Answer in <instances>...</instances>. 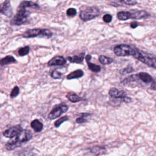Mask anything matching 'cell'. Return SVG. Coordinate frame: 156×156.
Segmentation results:
<instances>
[{
	"mask_svg": "<svg viewBox=\"0 0 156 156\" xmlns=\"http://www.w3.org/2000/svg\"><path fill=\"white\" fill-rule=\"evenodd\" d=\"M114 51L118 56H133L135 48L131 47L129 44H121L116 46L114 49Z\"/></svg>",
	"mask_w": 156,
	"mask_h": 156,
	"instance_id": "cell-7",
	"label": "cell"
},
{
	"mask_svg": "<svg viewBox=\"0 0 156 156\" xmlns=\"http://www.w3.org/2000/svg\"><path fill=\"white\" fill-rule=\"evenodd\" d=\"M31 12L26 8H19L17 14L11 21V25L12 26H21L29 23V18Z\"/></svg>",
	"mask_w": 156,
	"mask_h": 156,
	"instance_id": "cell-3",
	"label": "cell"
},
{
	"mask_svg": "<svg viewBox=\"0 0 156 156\" xmlns=\"http://www.w3.org/2000/svg\"><path fill=\"white\" fill-rule=\"evenodd\" d=\"M84 75V73L81 70H78L75 72H73L70 73L67 76H66V79L69 80L73 79H78L82 77Z\"/></svg>",
	"mask_w": 156,
	"mask_h": 156,
	"instance_id": "cell-21",
	"label": "cell"
},
{
	"mask_svg": "<svg viewBox=\"0 0 156 156\" xmlns=\"http://www.w3.org/2000/svg\"><path fill=\"white\" fill-rule=\"evenodd\" d=\"M139 26V24L137 23V22H132V23L130 24V27L133 29L136 28L137 26Z\"/></svg>",
	"mask_w": 156,
	"mask_h": 156,
	"instance_id": "cell-33",
	"label": "cell"
},
{
	"mask_svg": "<svg viewBox=\"0 0 156 156\" xmlns=\"http://www.w3.org/2000/svg\"><path fill=\"white\" fill-rule=\"evenodd\" d=\"M19 93H20V89L18 88V86H15L13 89L12 90L11 93V98H14L15 97H17L18 95H19Z\"/></svg>",
	"mask_w": 156,
	"mask_h": 156,
	"instance_id": "cell-29",
	"label": "cell"
},
{
	"mask_svg": "<svg viewBox=\"0 0 156 156\" xmlns=\"http://www.w3.org/2000/svg\"><path fill=\"white\" fill-rule=\"evenodd\" d=\"M137 4L136 0H114L112 5L115 6H120L123 5L133 6Z\"/></svg>",
	"mask_w": 156,
	"mask_h": 156,
	"instance_id": "cell-14",
	"label": "cell"
},
{
	"mask_svg": "<svg viewBox=\"0 0 156 156\" xmlns=\"http://www.w3.org/2000/svg\"><path fill=\"white\" fill-rule=\"evenodd\" d=\"M85 53H82L79 55H75L73 56H69L68 60L72 63H81L82 62L84 59Z\"/></svg>",
	"mask_w": 156,
	"mask_h": 156,
	"instance_id": "cell-18",
	"label": "cell"
},
{
	"mask_svg": "<svg viewBox=\"0 0 156 156\" xmlns=\"http://www.w3.org/2000/svg\"><path fill=\"white\" fill-rule=\"evenodd\" d=\"M66 62V59L61 56H56L51 59L48 63V65L50 66H63Z\"/></svg>",
	"mask_w": 156,
	"mask_h": 156,
	"instance_id": "cell-12",
	"label": "cell"
},
{
	"mask_svg": "<svg viewBox=\"0 0 156 156\" xmlns=\"http://www.w3.org/2000/svg\"><path fill=\"white\" fill-rule=\"evenodd\" d=\"M133 71V69L132 67V66H127V67L121 70L120 71V74L124 75H127L129 73H132Z\"/></svg>",
	"mask_w": 156,
	"mask_h": 156,
	"instance_id": "cell-30",
	"label": "cell"
},
{
	"mask_svg": "<svg viewBox=\"0 0 156 156\" xmlns=\"http://www.w3.org/2000/svg\"><path fill=\"white\" fill-rule=\"evenodd\" d=\"M66 98H67L70 102L76 103L79 101H81L83 100V98L80 97L79 95H78L76 93L73 92H70L67 95H66Z\"/></svg>",
	"mask_w": 156,
	"mask_h": 156,
	"instance_id": "cell-20",
	"label": "cell"
},
{
	"mask_svg": "<svg viewBox=\"0 0 156 156\" xmlns=\"http://www.w3.org/2000/svg\"><path fill=\"white\" fill-rule=\"evenodd\" d=\"M99 61L102 65H109L113 62L114 60L110 57L101 55L99 57Z\"/></svg>",
	"mask_w": 156,
	"mask_h": 156,
	"instance_id": "cell-24",
	"label": "cell"
},
{
	"mask_svg": "<svg viewBox=\"0 0 156 156\" xmlns=\"http://www.w3.org/2000/svg\"><path fill=\"white\" fill-rule=\"evenodd\" d=\"M1 13L8 17H11L12 15V9L10 0H5L3 4L2 5Z\"/></svg>",
	"mask_w": 156,
	"mask_h": 156,
	"instance_id": "cell-11",
	"label": "cell"
},
{
	"mask_svg": "<svg viewBox=\"0 0 156 156\" xmlns=\"http://www.w3.org/2000/svg\"><path fill=\"white\" fill-rule=\"evenodd\" d=\"M77 14V11L75 8H70L66 11V15L69 17H75Z\"/></svg>",
	"mask_w": 156,
	"mask_h": 156,
	"instance_id": "cell-31",
	"label": "cell"
},
{
	"mask_svg": "<svg viewBox=\"0 0 156 156\" xmlns=\"http://www.w3.org/2000/svg\"><path fill=\"white\" fill-rule=\"evenodd\" d=\"M53 35L52 32L48 29H39V28H35V29H28L25 31L22 37L24 38H34L37 37H47L51 38Z\"/></svg>",
	"mask_w": 156,
	"mask_h": 156,
	"instance_id": "cell-6",
	"label": "cell"
},
{
	"mask_svg": "<svg viewBox=\"0 0 156 156\" xmlns=\"http://www.w3.org/2000/svg\"><path fill=\"white\" fill-rule=\"evenodd\" d=\"M103 20L105 23H109L112 20V16L110 14H106L103 17Z\"/></svg>",
	"mask_w": 156,
	"mask_h": 156,
	"instance_id": "cell-32",
	"label": "cell"
},
{
	"mask_svg": "<svg viewBox=\"0 0 156 156\" xmlns=\"http://www.w3.org/2000/svg\"><path fill=\"white\" fill-rule=\"evenodd\" d=\"M23 128L21 126V125L18 124L14 126H12L11 127L8 128V129L5 130L3 134L5 137H7V138H11L13 139L14 137H16L17 136H18L19 133L23 130Z\"/></svg>",
	"mask_w": 156,
	"mask_h": 156,
	"instance_id": "cell-10",
	"label": "cell"
},
{
	"mask_svg": "<svg viewBox=\"0 0 156 156\" xmlns=\"http://www.w3.org/2000/svg\"><path fill=\"white\" fill-rule=\"evenodd\" d=\"M30 51V47L29 46L25 47L23 48H21L18 51V54L20 56H25L29 54Z\"/></svg>",
	"mask_w": 156,
	"mask_h": 156,
	"instance_id": "cell-27",
	"label": "cell"
},
{
	"mask_svg": "<svg viewBox=\"0 0 156 156\" xmlns=\"http://www.w3.org/2000/svg\"><path fill=\"white\" fill-rule=\"evenodd\" d=\"M14 156H37V155L32 149L27 148L21 151H18V152L14 154Z\"/></svg>",
	"mask_w": 156,
	"mask_h": 156,
	"instance_id": "cell-15",
	"label": "cell"
},
{
	"mask_svg": "<svg viewBox=\"0 0 156 156\" xmlns=\"http://www.w3.org/2000/svg\"><path fill=\"white\" fill-rule=\"evenodd\" d=\"M19 8H32L34 9H39L40 6L35 3H34L31 1H25L23 3H21L19 6Z\"/></svg>",
	"mask_w": 156,
	"mask_h": 156,
	"instance_id": "cell-17",
	"label": "cell"
},
{
	"mask_svg": "<svg viewBox=\"0 0 156 156\" xmlns=\"http://www.w3.org/2000/svg\"><path fill=\"white\" fill-rule=\"evenodd\" d=\"M33 137V134L31 130L28 129H23L18 136L8 141L5 148L8 151H12L20 147L22 144L31 140Z\"/></svg>",
	"mask_w": 156,
	"mask_h": 156,
	"instance_id": "cell-1",
	"label": "cell"
},
{
	"mask_svg": "<svg viewBox=\"0 0 156 156\" xmlns=\"http://www.w3.org/2000/svg\"><path fill=\"white\" fill-rule=\"evenodd\" d=\"M69 109V107L63 103H61L59 105L56 106L51 111L50 113L48 114V118L51 120H54L58 117H59L63 114L67 112Z\"/></svg>",
	"mask_w": 156,
	"mask_h": 156,
	"instance_id": "cell-8",
	"label": "cell"
},
{
	"mask_svg": "<svg viewBox=\"0 0 156 156\" xmlns=\"http://www.w3.org/2000/svg\"><path fill=\"white\" fill-rule=\"evenodd\" d=\"M110 96L114 99H119L123 102L129 103L132 101V99L127 96L126 93L123 90H119L116 88H112L109 92Z\"/></svg>",
	"mask_w": 156,
	"mask_h": 156,
	"instance_id": "cell-9",
	"label": "cell"
},
{
	"mask_svg": "<svg viewBox=\"0 0 156 156\" xmlns=\"http://www.w3.org/2000/svg\"><path fill=\"white\" fill-rule=\"evenodd\" d=\"M117 16L119 20L125 21L129 19L140 20V19L146 18L149 16V14L145 11L134 10L129 12H126V11L119 12L117 14Z\"/></svg>",
	"mask_w": 156,
	"mask_h": 156,
	"instance_id": "cell-4",
	"label": "cell"
},
{
	"mask_svg": "<svg viewBox=\"0 0 156 156\" xmlns=\"http://www.w3.org/2000/svg\"><path fill=\"white\" fill-rule=\"evenodd\" d=\"M17 62L16 59L12 56H7L1 60V66H4L12 63Z\"/></svg>",
	"mask_w": 156,
	"mask_h": 156,
	"instance_id": "cell-22",
	"label": "cell"
},
{
	"mask_svg": "<svg viewBox=\"0 0 156 156\" xmlns=\"http://www.w3.org/2000/svg\"><path fill=\"white\" fill-rule=\"evenodd\" d=\"M137 75L138 76V78L145 83L148 84V83L152 82V81H153L152 77L147 73L140 72V73H138Z\"/></svg>",
	"mask_w": 156,
	"mask_h": 156,
	"instance_id": "cell-16",
	"label": "cell"
},
{
	"mask_svg": "<svg viewBox=\"0 0 156 156\" xmlns=\"http://www.w3.org/2000/svg\"><path fill=\"white\" fill-rule=\"evenodd\" d=\"M133 57L146 65L149 67L156 69V56L144 51H140L135 48Z\"/></svg>",
	"mask_w": 156,
	"mask_h": 156,
	"instance_id": "cell-2",
	"label": "cell"
},
{
	"mask_svg": "<svg viewBox=\"0 0 156 156\" xmlns=\"http://www.w3.org/2000/svg\"><path fill=\"white\" fill-rule=\"evenodd\" d=\"M90 152L95 156H99L106 154L107 149L106 148L101 146H95L90 148Z\"/></svg>",
	"mask_w": 156,
	"mask_h": 156,
	"instance_id": "cell-13",
	"label": "cell"
},
{
	"mask_svg": "<svg viewBox=\"0 0 156 156\" xmlns=\"http://www.w3.org/2000/svg\"><path fill=\"white\" fill-rule=\"evenodd\" d=\"M70 120V118L68 117V116H64V117H62L60 118H59L54 123V126L56 127H59L63 123L68 121Z\"/></svg>",
	"mask_w": 156,
	"mask_h": 156,
	"instance_id": "cell-25",
	"label": "cell"
},
{
	"mask_svg": "<svg viewBox=\"0 0 156 156\" xmlns=\"http://www.w3.org/2000/svg\"><path fill=\"white\" fill-rule=\"evenodd\" d=\"M100 15V10L96 7H87L80 11V18L84 21H90Z\"/></svg>",
	"mask_w": 156,
	"mask_h": 156,
	"instance_id": "cell-5",
	"label": "cell"
},
{
	"mask_svg": "<svg viewBox=\"0 0 156 156\" xmlns=\"http://www.w3.org/2000/svg\"><path fill=\"white\" fill-rule=\"evenodd\" d=\"M31 127L34 129L35 132H40L43 129V124L37 119L33 120L31 124Z\"/></svg>",
	"mask_w": 156,
	"mask_h": 156,
	"instance_id": "cell-19",
	"label": "cell"
},
{
	"mask_svg": "<svg viewBox=\"0 0 156 156\" xmlns=\"http://www.w3.org/2000/svg\"><path fill=\"white\" fill-rule=\"evenodd\" d=\"M86 62L88 65V67L89 70H90L91 71H92L93 72H95V73H98L101 71V68L100 66L96 65L95 63H91L90 62V60H86Z\"/></svg>",
	"mask_w": 156,
	"mask_h": 156,
	"instance_id": "cell-23",
	"label": "cell"
},
{
	"mask_svg": "<svg viewBox=\"0 0 156 156\" xmlns=\"http://www.w3.org/2000/svg\"><path fill=\"white\" fill-rule=\"evenodd\" d=\"M150 88H151V89H152V90H156V82H153L151 84Z\"/></svg>",
	"mask_w": 156,
	"mask_h": 156,
	"instance_id": "cell-34",
	"label": "cell"
},
{
	"mask_svg": "<svg viewBox=\"0 0 156 156\" xmlns=\"http://www.w3.org/2000/svg\"><path fill=\"white\" fill-rule=\"evenodd\" d=\"M63 76V74L60 72H59V71L55 70H53L51 73V76L52 78L54 79H61L62 77Z\"/></svg>",
	"mask_w": 156,
	"mask_h": 156,
	"instance_id": "cell-28",
	"label": "cell"
},
{
	"mask_svg": "<svg viewBox=\"0 0 156 156\" xmlns=\"http://www.w3.org/2000/svg\"><path fill=\"white\" fill-rule=\"evenodd\" d=\"M82 116L78 118L76 120V123L78 124H82V123H87L88 121V120L87 119H85V116H88V115H90V114H88V113H83L81 114Z\"/></svg>",
	"mask_w": 156,
	"mask_h": 156,
	"instance_id": "cell-26",
	"label": "cell"
}]
</instances>
